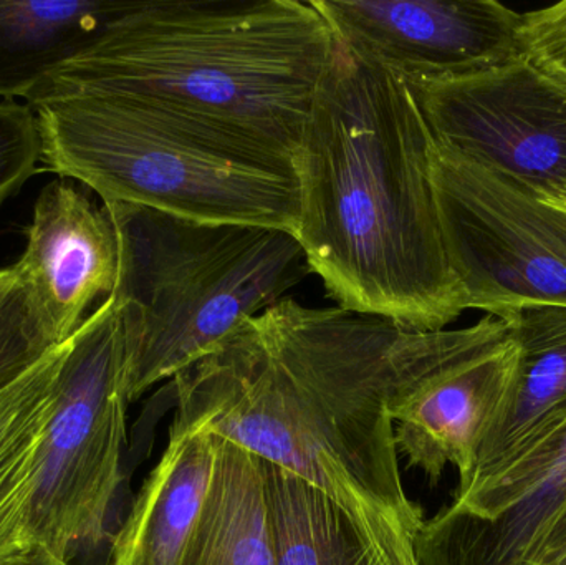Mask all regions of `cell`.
I'll list each match as a JSON object with an SVG mask.
<instances>
[{
  "mask_svg": "<svg viewBox=\"0 0 566 565\" xmlns=\"http://www.w3.org/2000/svg\"><path fill=\"white\" fill-rule=\"evenodd\" d=\"M511 338V325L491 315L411 332L285 297L172 378L171 428L232 441L369 526L419 533L426 520L402 486L389 410L436 372Z\"/></svg>",
  "mask_w": 566,
  "mask_h": 565,
  "instance_id": "1",
  "label": "cell"
},
{
  "mask_svg": "<svg viewBox=\"0 0 566 565\" xmlns=\"http://www.w3.org/2000/svg\"><path fill=\"white\" fill-rule=\"evenodd\" d=\"M434 139L411 85L336 42L300 135L295 238L326 295L411 332L465 308L431 178Z\"/></svg>",
  "mask_w": 566,
  "mask_h": 565,
  "instance_id": "2",
  "label": "cell"
},
{
  "mask_svg": "<svg viewBox=\"0 0 566 565\" xmlns=\"http://www.w3.org/2000/svg\"><path fill=\"white\" fill-rule=\"evenodd\" d=\"M333 46L312 0L133 2L25 103L132 96L293 158Z\"/></svg>",
  "mask_w": 566,
  "mask_h": 565,
  "instance_id": "3",
  "label": "cell"
},
{
  "mask_svg": "<svg viewBox=\"0 0 566 565\" xmlns=\"http://www.w3.org/2000/svg\"><path fill=\"white\" fill-rule=\"evenodd\" d=\"M35 113L46 168L103 205L295 232L293 158L258 139L132 96H72Z\"/></svg>",
  "mask_w": 566,
  "mask_h": 565,
  "instance_id": "4",
  "label": "cell"
},
{
  "mask_svg": "<svg viewBox=\"0 0 566 565\" xmlns=\"http://www.w3.org/2000/svg\"><path fill=\"white\" fill-rule=\"evenodd\" d=\"M119 269L118 308L129 404L218 348L235 328L313 274L286 229L202 222L106 202Z\"/></svg>",
  "mask_w": 566,
  "mask_h": 565,
  "instance_id": "5",
  "label": "cell"
},
{
  "mask_svg": "<svg viewBox=\"0 0 566 565\" xmlns=\"http://www.w3.org/2000/svg\"><path fill=\"white\" fill-rule=\"evenodd\" d=\"M128 404L122 322L108 297L69 342L40 447L33 546L72 563L105 540L122 484Z\"/></svg>",
  "mask_w": 566,
  "mask_h": 565,
  "instance_id": "6",
  "label": "cell"
},
{
  "mask_svg": "<svg viewBox=\"0 0 566 565\" xmlns=\"http://www.w3.org/2000/svg\"><path fill=\"white\" fill-rule=\"evenodd\" d=\"M431 178L465 308L566 307V211L439 145Z\"/></svg>",
  "mask_w": 566,
  "mask_h": 565,
  "instance_id": "7",
  "label": "cell"
},
{
  "mask_svg": "<svg viewBox=\"0 0 566 565\" xmlns=\"http://www.w3.org/2000/svg\"><path fill=\"white\" fill-rule=\"evenodd\" d=\"M436 145L554 205L566 195V82L527 56L411 85Z\"/></svg>",
  "mask_w": 566,
  "mask_h": 565,
  "instance_id": "8",
  "label": "cell"
},
{
  "mask_svg": "<svg viewBox=\"0 0 566 565\" xmlns=\"http://www.w3.org/2000/svg\"><path fill=\"white\" fill-rule=\"evenodd\" d=\"M336 42L409 85L468 79L525 55L522 13L495 0H312Z\"/></svg>",
  "mask_w": 566,
  "mask_h": 565,
  "instance_id": "9",
  "label": "cell"
},
{
  "mask_svg": "<svg viewBox=\"0 0 566 565\" xmlns=\"http://www.w3.org/2000/svg\"><path fill=\"white\" fill-rule=\"evenodd\" d=\"M566 504V423L422 523L419 565H528Z\"/></svg>",
  "mask_w": 566,
  "mask_h": 565,
  "instance_id": "10",
  "label": "cell"
},
{
  "mask_svg": "<svg viewBox=\"0 0 566 565\" xmlns=\"http://www.w3.org/2000/svg\"><path fill=\"white\" fill-rule=\"evenodd\" d=\"M12 268L32 291L56 342L65 344L86 321L90 305L115 291V226L105 208L55 179L36 198L25 251Z\"/></svg>",
  "mask_w": 566,
  "mask_h": 565,
  "instance_id": "11",
  "label": "cell"
},
{
  "mask_svg": "<svg viewBox=\"0 0 566 565\" xmlns=\"http://www.w3.org/2000/svg\"><path fill=\"white\" fill-rule=\"evenodd\" d=\"M517 360L512 335L492 350L436 372L392 405L396 448L408 467L424 471L436 484L452 464L459 471L458 490L468 486L479 448L511 390Z\"/></svg>",
  "mask_w": 566,
  "mask_h": 565,
  "instance_id": "12",
  "label": "cell"
},
{
  "mask_svg": "<svg viewBox=\"0 0 566 565\" xmlns=\"http://www.w3.org/2000/svg\"><path fill=\"white\" fill-rule=\"evenodd\" d=\"M518 347L507 398L479 448L468 493L566 423V307H528L509 315Z\"/></svg>",
  "mask_w": 566,
  "mask_h": 565,
  "instance_id": "13",
  "label": "cell"
},
{
  "mask_svg": "<svg viewBox=\"0 0 566 565\" xmlns=\"http://www.w3.org/2000/svg\"><path fill=\"white\" fill-rule=\"evenodd\" d=\"M261 461L277 565H419L418 533L369 526L318 488Z\"/></svg>",
  "mask_w": 566,
  "mask_h": 565,
  "instance_id": "14",
  "label": "cell"
},
{
  "mask_svg": "<svg viewBox=\"0 0 566 565\" xmlns=\"http://www.w3.org/2000/svg\"><path fill=\"white\" fill-rule=\"evenodd\" d=\"M214 435L169 430V444L143 484L113 544L112 565H178L214 477Z\"/></svg>",
  "mask_w": 566,
  "mask_h": 565,
  "instance_id": "15",
  "label": "cell"
},
{
  "mask_svg": "<svg viewBox=\"0 0 566 565\" xmlns=\"http://www.w3.org/2000/svg\"><path fill=\"white\" fill-rule=\"evenodd\" d=\"M132 6L126 0H0L2 102H27Z\"/></svg>",
  "mask_w": 566,
  "mask_h": 565,
  "instance_id": "16",
  "label": "cell"
},
{
  "mask_svg": "<svg viewBox=\"0 0 566 565\" xmlns=\"http://www.w3.org/2000/svg\"><path fill=\"white\" fill-rule=\"evenodd\" d=\"M69 342L0 390V565L32 550L30 510L40 447L55 407Z\"/></svg>",
  "mask_w": 566,
  "mask_h": 565,
  "instance_id": "17",
  "label": "cell"
},
{
  "mask_svg": "<svg viewBox=\"0 0 566 565\" xmlns=\"http://www.w3.org/2000/svg\"><path fill=\"white\" fill-rule=\"evenodd\" d=\"M214 438L208 500L178 565H277L261 458Z\"/></svg>",
  "mask_w": 566,
  "mask_h": 565,
  "instance_id": "18",
  "label": "cell"
},
{
  "mask_svg": "<svg viewBox=\"0 0 566 565\" xmlns=\"http://www.w3.org/2000/svg\"><path fill=\"white\" fill-rule=\"evenodd\" d=\"M59 345L29 285L13 268L0 269V390Z\"/></svg>",
  "mask_w": 566,
  "mask_h": 565,
  "instance_id": "19",
  "label": "cell"
},
{
  "mask_svg": "<svg viewBox=\"0 0 566 565\" xmlns=\"http://www.w3.org/2000/svg\"><path fill=\"white\" fill-rule=\"evenodd\" d=\"M42 138L35 109L19 102H0V208L36 172Z\"/></svg>",
  "mask_w": 566,
  "mask_h": 565,
  "instance_id": "20",
  "label": "cell"
},
{
  "mask_svg": "<svg viewBox=\"0 0 566 565\" xmlns=\"http://www.w3.org/2000/svg\"><path fill=\"white\" fill-rule=\"evenodd\" d=\"M521 36L525 56L566 82V0L522 13Z\"/></svg>",
  "mask_w": 566,
  "mask_h": 565,
  "instance_id": "21",
  "label": "cell"
},
{
  "mask_svg": "<svg viewBox=\"0 0 566 565\" xmlns=\"http://www.w3.org/2000/svg\"><path fill=\"white\" fill-rule=\"evenodd\" d=\"M566 554V504L542 537L528 565H555Z\"/></svg>",
  "mask_w": 566,
  "mask_h": 565,
  "instance_id": "22",
  "label": "cell"
},
{
  "mask_svg": "<svg viewBox=\"0 0 566 565\" xmlns=\"http://www.w3.org/2000/svg\"><path fill=\"white\" fill-rule=\"evenodd\" d=\"M7 565H73L69 561L60 559V557L53 556L49 551L43 550L40 546H32L29 553L23 554L19 559L12 561Z\"/></svg>",
  "mask_w": 566,
  "mask_h": 565,
  "instance_id": "23",
  "label": "cell"
},
{
  "mask_svg": "<svg viewBox=\"0 0 566 565\" xmlns=\"http://www.w3.org/2000/svg\"><path fill=\"white\" fill-rule=\"evenodd\" d=\"M552 206H557V208L564 209V211H566V195L564 196V198L558 199V201L554 202V205Z\"/></svg>",
  "mask_w": 566,
  "mask_h": 565,
  "instance_id": "24",
  "label": "cell"
},
{
  "mask_svg": "<svg viewBox=\"0 0 566 565\" xmlns=\"http://www.w3.org/2000/svg\"><path fill=\"white\" fill-rule=\"evenodd\" d=\"M555 565H566V554H565V556H564V557H562V559H560V561H558V563H557V564H555Z\"/></svg>",
  "mask_w": 566,
  "mask_h": 565,
  "instance_id": "25",
  "label": "cell"
}]
</instances>
